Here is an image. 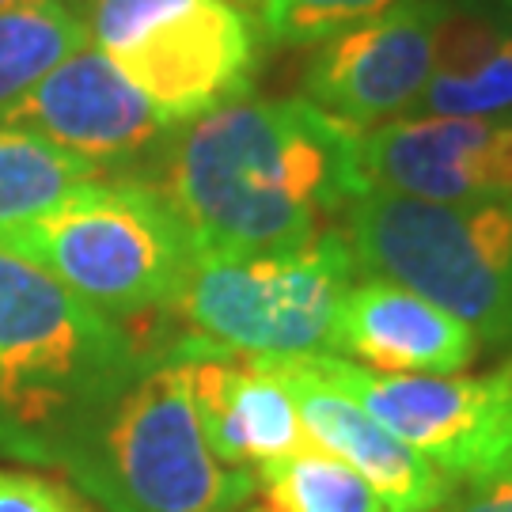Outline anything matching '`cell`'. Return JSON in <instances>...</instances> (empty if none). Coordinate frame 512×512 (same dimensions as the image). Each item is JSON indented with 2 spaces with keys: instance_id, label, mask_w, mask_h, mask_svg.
<instances>
[{
  "instance_id": "obj_1",
  "label": "cell",
  "mask_w": 512,
  "mask_h": 512,
  "mask_svg": "<svg viewBox=\"0 0 512 512\" xmlns=\"http://www.w3.org/2000/svg\"><path fill=\"white\" fill-rule=\"evenodd\" d=\"M365 129L311 99H236L167 137L160 194L198 255H281L368 190Z\"/></svg>"
},
{
  "instance_id": "obj_2",
  "label": "cell",
  "mask_w": 512,
  "mask_h": 512,
  "mask_svg": "<svg viewBox=\"0 0 512 512\" xmlns=\"http://www.w3.org/2000/svg\"><path fill=\"white\" fill-rule=\"evenodd\" d=\"M148 365L126 323L0 251V459L61 467L73 440Z\"/></svg>"
},
{
  "instance_id": "obj_3",
  "label": "cell",
  "mask_w": 512,
  "mask_h": 512,
  "mask_svg": "<svg viewBox=\"0 0 512 512\" xmlns=\"http://www.w3.org/2000/svg\"><path fill=\"white\" fill-rule=\"evenodd\" d=\"M103 512H236L255 475L220 463L186 361H156L110 399L61 463Z\"/></svg>"
},
{
  "instance_id": "obj_4",
  "label": "cell",
  "mask_w": 512,
  "mask_h": 512,
  "mask_svg": "<svg viewBox=\"0 0 512 512\" xmlns=\"http://www.w3.org/2000/svg\"><path fill=\"white\" fill-rule=\"evenodd\" d=\"M357 270L342 228L281 255H194L164 308L183 327V342L171 346L167 361L330 353Z\"/></svg>"
},
{
  "instance_id": "obj_5",
  "label": "cell",
  "mask_w": 512,
  "mask_h": 512,
  "mask_svg": "<svg viewBox=\"0 0 512 512\" xmlns=\"http://www.w3.org/2000/svg\"><path fill=\"white\" fill-rule=\"evenodd\" d=\"M357 266L456 315L486 346H512V198L425 202L365 190L346 209Z\"/></svg>"
},
{
  "instance_id": "obj_6",
  "label": "cell",
  "mask_w": 512,
  "mask_h": 512,
  "mask_svg": "<svg viewBox=\"0 0 512 512\" xmlns=\"http://www.w3.org/2000/svg\"><path fill=\"white\" fill-rule=\"evenodd\" d=\"M0 251L126 323L164 311L194 262L183 220L141 179H95L31 224L0 232Z\"/></svg>"
},
{
  "instance_id": "obj_7",
  "label": "cell",
  "mask_w": 512,
  "mask_h": 512,
  "mask_svg": "<svg viewBox=\"0 0 512 512\" xmlns=\"http://www.w3.org/2000/svg\"><path fill=\"white\" fill-rule=\"evenodd\" d=\"M88 31L167 126L243 99L258 73V31L232 0H88Z\"/></svg>"
},
{
  "instance_id": "obj_8",
  "label": "cell",
  "mask_w": 512,
  "mask_h": 512,
  "mask_svg": "<svg viewBox=\"0 0 512 512\" xmlns=\"http://www.w3.org/2000/svg\"><path fill=\"white\" fill-rule=\"evenodd\" d=\"M296 361L357 399L452 482H478L512 467V357L482 376L368 372L334 353H304Z\"/></svg>"
},
{
  "instance_id": "obj_9",
  "label": "cell",
  "mask_w": 512,
  "mask_h": 512,
  "mask_svg": "<svg viewBox=\"0 0 512 512\" xmlns=\"http://www.w3.org/2000/svg\"><path fill=\"white\" fill-rule=\"evenodd\" d=\"M440 8L444 0H403L327 38L304 73L308 99L353 129L406 118L433 69Z\"/></svg>"
},
{
  "instance_id": "obj_10",
  "label": "cell",
  "mask_w": 512,
  "mask_h": 512,
  "mask_svg": "<svg viewBox=\"0 0 512 512\" xmlns=\"http://www.w3.org/2000/svg\"><path fill=\"white\" fill-rule=\"evenodd\" d=\"M0 122L27 129L99 171L141 160L171 129L99 46H84L61 61L46 80H38L19 103L4 110Z\"/></svg>"
},
{
  "instance_id": "obj_11",
  "label": "cell",
  "mask_w": 512,
  "mask_h": 512,
  "mask_svg": "<svg viewBox=\"0 0 512 512\" xmlns=\"http://www.w3.org/2000/svg\"><path fill=\"white\" fill-rule=\"evenodd\" d=\"M368 190L425 202L512 198V118H421L406 114L361 141Z\"/></svg>"
},
{
  "instance_id": "obj_12",
  "label": "cell",
  "mask_w": 512,
  "mask_h": 512,
  "mask_svg": "<svg viewBox=\"0 0 512 512\" xmlns=\"http://www.w3.org/2000/svg\"><path fill=\"white\" fill-rule=\"evenodd\" d=\"M289 387L308 437L353 467L376 490L384 512H433L452 494V478L418 456L384 421H376L346 391L323 384L296 357H255Z\"/></svg>"
},
{
  "instance_id": "obj_13",
  "label": "cell",
  "mask_w": 512,
  "mask_h": 512,
  "mask_svg": "<svg viewBox=\"0 0 512 512\" xmlns=\"http://www.w3.org/2000/svg\"><path fill=\"white\" fill-rule=\"evenodd\" d=\"M330 353H342L368 372L440 376L471 365L478 338L467 323L421 300L418 293L372 277L365 285H353L342 300Z\"/></svg>"
},
{
  "instance_id": "obj_14",
  "label": "cell",
  "mask_w": 512,
  "mask_h": 512,
  "mask_svg": "<svg viewBox=\"0 0 512 512\" xmlns=\"http://www.w3.org/2000/svg\"><path fill=\"white\" fill-rule=\"evenodd\" d=\"M213 456L258 475L311 444L289 387L255 357H183Z\"/></svg>"
},
{
  "instance_id": "obj_15",
  "label": "cell",
  "mask_w": 512,
  "mask_h": 512,
  "mask_svg": "<svg viewBox=\"0 0 512 512\" xmlns=\"http://www.w3.org/2000/svg\"><path fill=\"white\" fill-rule=\"evenodd\" d=\"M410 114L512 118V0H444L433 69Z\"/></svg>"
},
{
  "instance_id": "obj_16",
  "label": "cell",
  "mask_w": 512,
  "mask_h": 512,
  "mask_svg": "<svg viewBox=\"0 0 512 512\" xmlns=\"http://www.w3.org/2000/svg\"><path fill=\"white\" fill-rule=\"evenodd\" d=\"M84 46H92L88 12L69 0H19L0 8V114Z\"/></svg>"
},
{
  "instance_id": "obj_17",
  "label": "cell",
  "mask_w": 512,
  "mask_h": 512,
  "mask_svg": "<svg viewBox=\"0 0 512 512\" xmlns=\"http://www.w3.org/2000/svg\"><path fill=\"white\" fill-rule=\"evenodd\" d=\"M103 171L27 129L0 122V232L31 224Z\"/></svg>"
},
{
  "instance_id": "obj_18",
  "label": "cell",
  "mask_w": 512,
  "mask_h": 512,
  "mask_svg": "<svg viewBox=\"0 0 512 512\" xmlns=\"http://www.w3.org/2000/svg\"><path fill=\"white\" fill-rule=\"evenodd\" d=\"M255 501L243 512H384L376 490L315 440L255 475Z\"/></svg>"
},
{
  "instance_id": "obj_19",
  "label": "cell",
  "mask_w": 512,
  "mask_h": 512,
  "mask_svg": "<svg viewBox=\"0 0 512 512\" xmlns=\"http://www.w3.org/2000/svg\"><path fill=\"white\" fill-rule=\"evenodd\" d=\"M403 0H262V27L277 46H323Z\"/></svg>"
},
{
  "instance_id": "obj_20",
  "label": "cell",
  "mask_w": 512,
  "mask_h": 512,
  "mask_svg": "<svg viewBox=\"0 0 512 512\" xmlns=\"http://www.w3.org/2000/svg\"><path fill=\"white\" fill-rule=\"evenodd\" d=\"M0 512H95L92 501L73 486L31 471L0 467Z\"/></svg>"
},
{
  "instance_id": "obj_21",
  "label": "cell",
  "mask_w": 512,
  "mask_h": 512,
  "mask_svg": "<svg viewBox=\"0 0 512 512\" xmlns=\"http://www.w3.org/2000/svg\"><path fill=\"white\" fill-rule=\"evenodd\" d=\"M440 512H512V467L471 482L459 497L444 501Z\"/></svg>"
},
{
  "instance_id": "obj_22",
  "label": "cell",
  "mask_w": 512,
  "mask_h": 512,
  "mask_svg": "<svg viewBox=\"0 0 512 512\" xmlns=\"http://www.w3.org/2000/svg\"><path fill=\"white\" fill-rule=\"evenodd\" d=\"M8 4H19V0H0V8H8ZM69 4H76V8H84V12H88V0H69Z\"/></svg>"
},
{
  "instance_id": "obj_23",
  "label": "cell",
  "mask_w": 512,
  "mask_h": 512,
  "mask_svg": "<svg viewBox=\"0 0 512 512\" xmlns=\"http://www.w3.org/2000/svg\"><path fill=\"white\" fill-rule=\"evenodd\" d=\"M232 4H258L262 8V0H232Z\"/></svg>"
}]
</instances>
